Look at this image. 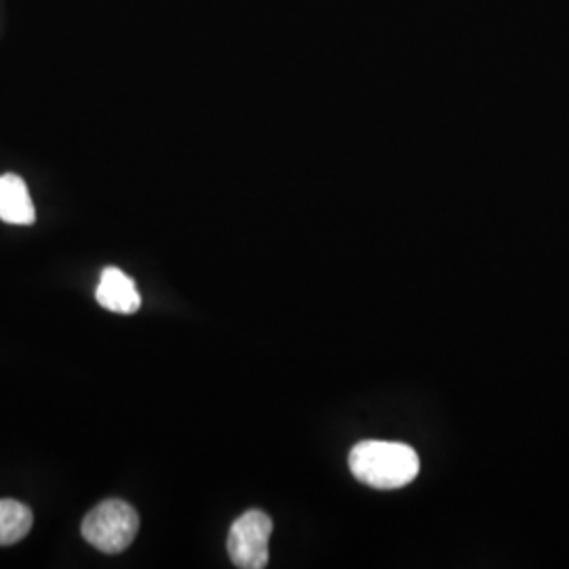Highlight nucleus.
Masks as SVG:
<instances>
[{
  "instance_id": "obj_1",
  "label": "nucleus",
  "mask_w": 569,
  "mask_h": 569,
  "mask_svg": "<svg viewBox=\"0 0 569 569\" xmlns=\"http://www.w3.org/2000/svg\"><path fill=\"white\" fill-rule=\"evenodd\" d=\"M348 467L369 488L401 489L418 477L420 458L403 443L363 441L350 451Z\"/></svg>"
},
{
  "instance_id": "obj_2",
  "label": "nucleus",
  "mask_w": 569,
  "mask_h": 569,
  "mask_svg": "<svg viewBox=\"0 0 569 569\" xmlns=\"http://www.w3.org/2000/svg\"><path fill=\"white\" fill-rule=\"evenodd\" d=\"M140 529L138 510L124 500H106L82 519V538L106 555L127 549Z\"/></svg>"
},
{
  "instance_id": "obj_3",
  "label": "nucleus",
  "mask_w": 569,
  "mask_h": 569,
  "mask_svg": "<svg viewBox=\"0 0 569 569\" xmlns=\"http://www.w3.org/2000/svg\"><path fill=\"white\" fill-rule=\"evenodd\" d=\"M272 536V519L262 510H247L228 533L230 561L241 569H262L268 566V542Z\"/></svg>"
},
{
  "instance_id": "obj_4",
  "label": "nucleus",
  "mask_w": 569,
  "mask_h": 569,
  "mask_svg": "<svg viewBox=\"0 0 569 569\" xmlns=\"http://www.w3.org/2000/svg\"><path fill=\"white\" fill-rule=\"evenodd\" d=\"M96 300L110 312L133 315L142 306V296L133 279H129L119 268H106L96 291Z\"/></svg>"
},
{
  "instance_id": "obj_5",
  "label": "nucleus",
  "mask_w": 569,
  "mask_h": 569,
  "mask_svg": "<svg viewBox=\"0 0 569 569\" xmlns=\"http://www.w3.org/2000/svg\"><path fill=\"white\" fill-rule=\"evenodd\" d=\"M0 220L7 224H34L37 211L28 194V186L16 173L0 178Z\"/></svg>"
},
{
  "instance_id": "obj_6",
  "label": "nucleus",
  "mask_w": 569,
  "mask_h": 569,
  "mask_svg": "<svg viewBox=\"0 0 569 569\" xmlns=\"http://www.w3.org/2000/svg\"><path fill=\"white\" fill-rule=\"evenodd\" d=\"M34 523V515L18 500H0V547L23 540Z\"/></svg>"
}]
</instances>
